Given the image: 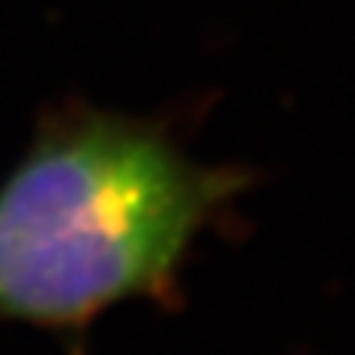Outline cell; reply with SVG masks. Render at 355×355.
<instances>
[{
	"instance_id": "6da1fadb",
	"label": "cell",
	"mask_w": 355,
	"mask_h": 355,
	"mask_svg": "<svg viewBox=\"0 0 355 355\" xmlns=\"http://www.w3.org/2000/svg\"><path fill=\"white\" fill-rule=\"evenodd\" d=\"M225 190L148 119L51 107L0 181V323L83 331L166 299Z\"/></svg>"
}]
</instances>
